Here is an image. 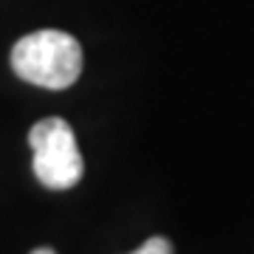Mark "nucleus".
Instances as JSON below:
<instances>
[{
	"label": "nucleus",
	"mask_w": 254,
	"mask_h": 254,
	"mask_svg": "<svg viewBox=\"0 0 254 254\" xmlns=\"http://www.w3.org/2000/svg\"><path fill=\"white\" fill-rule=\"evenodd\" d=\"M28 144L34 150V175L48 190H71L85 175V161L76 147L71 125L60 116L37 122L28 133Z\"/></svg>",
	"instance_id": "nucleus-2"
},
{
	"label": "nucleus",
	"mask_w": 254,
	"mask_h": 254,
	"mask_svg": "<svg viewBox=\"0 0 254 254\" xmlns=\"http://www.w3.org/2000/svg\"><path fill=\"white\" fill-rule=\"evenodd\" d=\"M31 254H57V252H54V249H34Z\"/></svg>",
	"instance_id": "nucleus-4"
},
{
	"label": "nucleus",
	"mask_w": 254,
	"mask_h": 254,
	"mask_svg": "<svg viewBox=\"0 0 254 254\" xmlns=\"http://www.w3.org/2000/svg\"><path fill=\"white\" fill-rule=\"evenodd\" d=\"M130 254H175V252L167 237H150V240H144L136 252H130Z\"/></svg>",
	"instance_id": "nucleus-3"
},
{
	"label": "nucleus",
	"mask_w": 254,
	"mask_h": 254,
	"mask_svg": "<svg viewBox=\"0 0 254 254\" xmlns=\"http://www.w3.org/2000/svg\"><path fill=\"white\" fill-rule=\"evenodd\" d=\"M82 46L76 37L57 28H43L26 34L11 48V68L23 82L37 88L63 91L71 88L82 73Z\"/></svg>",
	"instance_id": "nucleus-1"
}]
</instances>
